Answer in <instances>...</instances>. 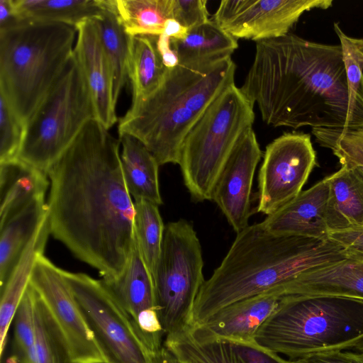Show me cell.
I'll return each instance as SVG.
<instances>
[{
	"label": "cell",
	"mask_w": 363,
	"mask_h": 363,
	"mask_svg": "<svg viewBox=\"0 0 363 363\" xmlns=\"http://www.w3.org/2000/svg\"><path fill=\"white\" fill-rule=\"evenodd\" d=\"M108 130L90 120L47 173L50 234L102 280L121 275L135 242L121 141Z\"/></svg>",
	"instance_id": "cell-1"
},
{
	"label": "cell",
	"mask_w": 363,
	"mask_h": 363,
	"mask_svg": "<svg viewBox=\"0 0 363 363\" xmlns=\"http://www.w3.org/2000/svg\"><path fill=\"white\" fill-rule=\"evenodd\" d=\"M273 127L363 125V104L350 94L341 45L294 34L256 42L240 88Z\"/></svg>",
	"instance_id": "cell-2"
},
{
	"label": "cell",
	"mask_w": 363,
	"mask_h": 363,
	"mask_svg": "<svg viewBox=\"0 0 363 363\" xmlns=\"http://www.w3.org/2000/svg\"><path fill=\"white\" fill-rule=\"evenodd\" d=\"M354 257L330 239L274 234L261 223L237 233L220 264L196 297L191 324L206 322L223 308L270 291L301 273Z\"/></svg>",
	"instance_id": "cell-3"
},
{
	"label": "cell",
	"mask_w": 363,
	"mask_h": 363,
	"mask_svg": "<svg viewBox=\"0 0 363 363\" xmlns=\"http://www.w3.org/2000/svg\"><path fill=\"white\" fill-rule=\"evenodd\" d=\"M231 57L200 65L168 69L162 85L131 104L118 121V135L128 134L150 150L159 165L179 164L186 135L213 101L235 83Z\"/></svg>",
	"instance_id": "cell-4"
},
{
	"label": "cell",
	"mask_w": 363,
	"mask_h": 363,
	"mask_svg": "<svg viewBox=\"0 0 363 363\" xmlns=\"http://www.w3.org/2000/svg\"><path fill=\"white\" fill-rule=\"evenodd\" d=\"M75 26L25 21L0 30V93L27 123L74 52Z\"/></svg>",
	"instance_id": "cell-5"
},
{
	"label": "cell",
	"mask_w": 363,
	"mask_h": 363,
	"mask_svg": "<svg viewBox=\"0 0 363 363\" xmlns=\"http://www.w3.org/2000/svg\"><path fill=\"white\" fill-rule=\"evenodd\" d=\"M340 301L281 297L255 340L292 359L350 351L363 340V327L359 324V315Z\"/></svg>",
	"instance_id": "cell-6"
},
{
	"label": "cell",
	"mask_w": 363,
	"mask_h": 363,
	"mask_svg": "<svg viewBox=\"0 0 363 363\" xmlns=\"http://www.w3.org/2000/svg\"><path fill=\"white\" fill-rule=\"evenodd\" d=\"M253 107L234 83L213 101L186 135L178 164L194 201L211 200L225 162L243 133L252 128Z\"/></svg>",
	"instance_id": "cell-7"
},
{
	"label": "cell",
	"mask_w": 363,
	"mask_h": 363,
	"mask_svg": "<svg viewBox=\"0 0 363 363\" xmlns=\"http://www.w3.org/2000/svg\"><path fill=\"white\" fill-rule=\"evenodd\" d=\"M94 118L96 113L90 91L73 52L27 121L18 158L47 174L85 124Z\"/></svg>",
	"instance_id": "cell-8"
},
{
	"label": "cell",
	"mask_w": 363,
	"mask_h": 363,
	"mask_svg": "<svg viewBox=\"0 0 363 363\" xmlns=\"http://www.w3.org/2000/svg\"><path fill=\"white\" fill-rule=\"evenodd\" d=\"M203 267L201 245L193 225L183 218L168 223L153 277L157 313L166 336L191 325L205 281Z\"/></svg>",
	"instance_id": "cell-9"
},
{
	"label": "cell",
	"mask_w": 363,
	"mask_h": 363,
	"mask_svg": "<svg viewBox=\"0 0 363 363\" xmlns=\"http://www.w3.org/2000/svg\"><path fill=\"white\" fill-rule=\"evenodd\" d=\"M105 363H152L128 313L101 280L61 269Z\"/></svg>",
	"instance_id": "cell-10"
},
{
	"label": "cell",
	"mask_w": 363,
	"mask_h": 363,
	"mask_svg": "<svg viewBox=\"0 0 363 363\" xmlns=\"http://www.w3.org/2000/svg\"><path fill=\"white\" fill-rule=\"evenodd\" d=\"M315 165L308 133H285L267 145L259 172L257 211L269 216L294 200Z\"/></svg>",
	"instance_id": "cell-11"
},
{
	"label": "cell",
	"mask_w": 363,
	"mask_h": 363,
	"mask_svg": "<svg viewBox=\"0 0 363 363\" xmlns=\"http://www.w3.org/2000/svg\"><path fill=\"white\" fill-rule=\"evenodd\" d=\"M332 4V0H223L213 21L236 39L258 42L289 34L304 12Z\"/></svg>",
	"instance_id": "cell-12"
},
{
	"label": "cell",
	"mask_w": 363,
	"mask_h": 363,
	"mask_svg": "<svg viewBox=\"0 0 363 363\" xmlns=\"http://www.w3.org/2000/svg\"><path fill=\"white\" fill-rule=\"evenodd\" d=\"M29 284L60 327L76 362L105 363L61 269L41 255L36 259Z\"/></svg>",
	"instance_id": "cell-13"
},
{
	"label": "cell",
	"mask_w": 363,
	"mask_h": 363,
	"mask_svg": "<svg viewBox=\"0 0 363 363\" xmlns=\"http://www.w3.org/2000/svg\"><path fill=\"white\" fill-rule=\"evenodd\" d=\"M262 156L255 133L250 128L236 144L213 190L211 200L236 233L249 225L253 178Z\"/></svg>",
	"instance_id": "cell-14"
},
{
	"label": "cell",
	"mask_w": 363,
	"mask_h": 363,
	"mask_svg": "<svg viewBox=\"0 0 363 363\" xmlns=\"http://www.w3.org/2000/svg\"><path fill=\"white\" fill-rule=\"evenodd\" d=\"M164 347L180 363H289L255 340L206 336L192 326L167 335Z\"/></svg>",
	"instance_id": "cell-15"
},
{
	"label": "cell",
	"mask_w": 363,
	"mask_h": 363,
	"mask_svg": "<svg viewBox=\"0 0 363 363\" xmlns=\"http://www.w3.org/2000/svg\"><path fill=\"white\" fill-rule=\"evenodd\" d=\"M273 289L281 297L335 299L363 306V257L311 269Z\"/></svg>",
	"instance_id": "cell-16"
},
{
	"label": "cell",
	"mask_w": 363,
	"mask_h": 363,
	"mask_svg": "<svg viewBox=\"0 0 363 363\" xmlns=\"http://www.w3.org/2000/svg\"><path fill=\"white\" fill-rule=\"evenodd\" d=\"M74 48L87 82L94 106L96 119L106 129L118 121L113 97L112 68L104 50L96 22L89 19L76 26Z\"/></svg>",
	"instance_id": "cell-17"
},
{
	"label": "cell",
	"mask_w": 363,
	"mask_h": 363,
	"mask_svg": "<svg viewBox=\"0 0 363 363\" xmlns=\"http://www.w3.org/2000/svg\"><path fill=\"white\" fill-rule=\"evenodd\" d=\"M329 196L328 177L302 191L294 200L261 222L268 231L281 235L314 240L328 239L326 208Z\"/></svg>",
	"instance_id": "cell-18"
},
{
	"label": "cell",
	"mask_w": 363,
	"mask_h": 363,
	"mask_svg": "<svg viewBox=\"0 0 363 363\" xmlns=\"http://www.w3.org/2000/svg\"><path fill=\"white\" fill-rule=\"evenodd\" d=\"M281 298L274 290L247 297L219 310L203 324L191 326L206 336L254 340L259 329L278 306Z\"/></svg>",
	"instance_id": "cell-19"
},
{
	"label": "cell",
	"mask_w": 363,
	"mask_h": 363,
	"mask_svg": "<svg viewBox=\"0 0 363 363\" xmlns=\"http://www.w3.org/2000/svg\"><path fill=\"white\" fill-rule=\"evenodd\" d=\"M48 179L19 158L0 162V226L28 205L45 199Z\"/></svg>",
	"instance_id": "cell-20"
},
{
	"label": "cell",
	"mask_w": 363,
	"mask_h": 363,
	"mask_svg": "<svg viewBox=\"0 0 363 363\" xmlns=\"http://www.w3.org/2000/svg\"><path fill=\"white\" fill-rule=\"evenodd\" d=\"M326 223L330 231L363 227V177L356 167L341 166L327 177Z\"/></svg>",
	"instance_id": "cell-21"
},
{
	"label": "cell",
	"mask_w": 363,
	"mask_h": 363,
	"mask_svg": "<svg viewBox=\"0 0 363 363\" xmlns=\"http://www.w3.org/2000/svg\"><path fill=\"white\" fill-rule=\"evenodd\" d=\"M101 281L134 323L145 312H157L153 279L141 256L135 238L121 275L114 279Z\"/></svg>",
	"instance_id": "cell-22"
},
{
	"label": "cell",
	"mask_w": 363,
	"mask_h": 363,
	"mask_svg": "<svg viewBox=\"0 0 363 363\" xmlns=\"http://www.w3.org/2000/svg\"><path fill=\"white\" fill-rule=\"evenodd\" d=\"M50 234L48 216L26 246L6 284L1 289L0 354L2 357L11 323L29 284L37 258L43 255Z\"/></svg>",
	"instance_id": "cell-23"
},
{
	"label": "cell",
	"mask_w": 363,
	"mask_h": 363,
	"mask_svg": "<svg viewBox=\"0 0 363 363\" xmlns=\"http://www.w3.org/2000/svg\"><path fill=\"white\" fill-rule=\"evenodd\" d=\"M179 65L200 66L229 57L238 48V39L213 20L188 30L183 39L170 38Z\"/></svg>",
	"instance_id": "cell-24"
},
{
	"label": "cell",
	"mask_w": 363,
	"mask_h": 363,
	"mask_svg": "<svg viewBox=\"0 0 363 363\" xmlns=\"http://www.w3.org/2000/svg\"><path fill=\"white\" fill-rule=\"evenodd\" d=\"M118 136L123 174L129 194L134 201L162 204L158 178L160 165L157 160L136 138L128 134Z\"/></svg>",
	"instance_id": "cell-25"
},
{
	"label": "cell",
	"mask_w": 363,
	"mask_h": 363,
	"mask_svg": "<svg viewBox=\"0 0 363 363\" xmlns=\"http://www.w3.org/2000/svg\"><path fill=\"white\" fill-rule=\"evenodd\" d=\"M48 216L45 199L33 202L0 226V286L6 284L26 246Z\"/></svg>",
	"instance_id": "cell-26"
},
{
	"label": "cell",
	"mask_w": 363,
	"mask_h": 363,
	"mask_svg": "<svg viewBox=\"0 0 363 363\" xmlns=\"http://www.w3.org/2000/svg\"><path fill=\"white\" fill-rule=\"evenodd\" d=\"M159 35L130 36L128 79L132 103L144 100L163 83L167 69L157 47Z\"/></svg>",
	"instance_id": "cell-27"
},
{
	"label": "cell",
	"mask_w": 363,
	"mask_h": 363,
	"mask_svg": "<svg viewBox=\"0 0 363 363\" xmlns=\"http://www.w3.org/2000/svg\"><path fill=\"white\" fill-rule=\"evenodd\" d=\"M21 19L77 26L94 19L105 8V0H13Z\"/></svg>",
	"instance_id": "cell-28"
},
{
	"label": "cell",
	"mask_w": 363,
	"mask_h": 363,
	"mask_svg": "<svg viewBox=\"0 0 363 363\" xmlns=\"http://www.w3.org/2000/svg\"><path fill=\"white\" fill-rule=\"evenodd\" d=\"M96 22L104 50L110 62L113 78V97L117 103L128 79L130 36L125 32L114 9L113 0H105Z\"/></svg>",
	"instance_id": "cell-29"
},
{
	"label": "cell",
	"mask_w": 363,
	"mask_h": 363,
	"mask_svg": "<svg viewBox=\"0 0 363 363\" xmlns=\"http://www.w3.org/2000/svg\"><path fill=\"white\" fill-rule=\"evenodd\" d=\"M113 5L130 36L160 35L172 18V0H113Z\"/></svg>",
	"instance_id": "cell-30"
},
{
	"label": "cell",
	"mask_w": 363,
	"mask_h": 363,
	"mask_svg": "<svg viewBox=\"0 0 363 363\" xmlns=\"http://www.w3.org/2000/svg\"><path fill=\"white\" fill-rule=\"evenodd\" d=\"M34 324L38 363H77L65 334L35 290Z\"/></svg>",
	"instance_id": "cell-31"
},
{
	"label": "cell",
	"mask_w": 363,
	"mask_h": 363,
	"mask_svg": "<svg viewBox=\"0 0 363 363\" xmlns=\"http://www.w3.org/2000/svg\"><path fill=\"white\" fill-rule=\"evenodd\" d=\"M135 238L141 256L152 279L162 250L164 227L158 206L135 200Z\"/></svg>",
	"instance_id": "cell-32"
},
{
	"label": "cell",
	"mask_w": 363,
	"mask_h": 363,
	"mask_svg": "<svg viewBox=\"0 0 363 363\" xmlns=\"http://www.w3.org/2000/svg\"><path fill=\"white\" fill-rule=\"evenodd\" d=\"M315 140L329 148L341 166L363 167V125L312 128Z\"/></svg>",
	"instance_id": "cell-33"
},
{
	"label": "cell",
	"mask_w": 363,
	"mask_h": 363,
	"mask_svg": "<svg viewBox=\"0 0 363 363\" xmlns=\"http://www.w3.org/2000/svg\"><path fill=\"white\" fill-rule=\"evenodd\" d=\"M12 354L9 363H38L34 324V289L29 284L13 318Z\"/></svg>",
	"instance_id": "cell-34"
},
{
	"label": "cell",
	"mask_w": 363,
	"mask_h": 363,
	"mask_svg": "<svg viewBox=\"0 0 363 363\" xmlns=\"http://www.w3.org/2000/svg\"><path fill=\"white\" fill-rule=\"evenodd\" d=\"M26 123L0 93V162L18 157Z\"/></svg>",
	"instance_id": "cell-35"
},
{
	"label": "cell",
	"mask_w": 363,
	"mask_h": 363,
	"mask_svg": "<svg viewBox=\"0 0 363 363\" xmlns=\"http://www.w3.org/2000/svg\"><path fill=\"white\" fill-rule=\"evenodd\" d=\"M334 29L342 48L350 94L363 104V61L351 42L350 37L342 31L337 23H334Z\"/></svg>",
	"instance_id": "cell-36"
},
{
	"label": "cell",
	"mask_w": 363,
	"mask_h": 363,
	"mask_svg": "<svg viewBox=\"0 0 363 363\" xmlns=\"http://www.w3.org/2000/svg\"><path fill=\"white\" fill-rule=\"evenodd\" d=\"M206 0H172V19L189 30L209 21Z\"/></svg>",
	"instance_id": "cell-37"
},
{
	"label": "cell",
	"mask_w": 363,
	"mask_h": 363,
	"mask_svg": "<svg viewBox=\"0 0 363 363\" xmlns=\"http://www.w3.org/2000/svg\"><path fill=\"white\" fill-rule=\"evenodd\" d=\"M328 238L340 244L351 253L363 256V227L330 231Z\"/></svg>",
	"instance_id": "cell-38"
},
{
	"label": "cell",
	"mask_w": 363,
	"mask_h": 363,
	"mask_svg": "<svg viewBox=\"0 0 363 363\" xmlns=\"http://www.w3.org/2000/svg\"><path fill=\"white\" fill-rule=\"evenodd\" d=\"M22 22L13 0H0V30L16 26Z\"/></svg>",
	"instance_id": "cell-39"
},
{
	"label": "cell",
	"mask_w": 363,
	"mask_h": 363,
	"mask_svg": "<svg viewBox=\"0 0 363 363\" xmlns=\"http://www.w3.org/2000/svg\"><path fill=\"white\" fill-rule=\"evenodd\" d=\"M158 50L162 55L164 65L167 69H172L179 65L178 59L170 46V38L162 34L157 38Z\"/></svg>",
	"instance_id": "cell-40"
},
{
	"label": "cell",
	"mask_w": 363,
	"mask_h": 363,
	"mask_svg": "<svg viewBox=\"0 0 363 363\" xmlns=\"http://www.w3.org/2000/svg\"><path fill=\"white\" fill-rule=\"evenodd\" d=\"M188 33V29L182 26L174 19H169L167 21L164 30L162 34L174 39H183Z\"/></svg>",
	"instance_id": "cell-41"
},
{
	"label": "cell",
	"mask_w": 363,
	"mask_h": 363,
	"mask_svg": "<svg viewBox=\"0 0 363 363\" xmlns=\"http://www.w3.org/2000/svg\"><path fill=\"white\" fill-rule=\"evenodd\" d=\"M289 361V363H350L336 356H311Z\"/></svg>",
	"instance_id": "cell-42"
},
{
	"label": "cell",
	"mask_w": 363,
	"mask_h": 363,
	"mask_svg": "<svg viewBox=\"0 0 363 363\" xmlns=\"http://www.w3.org/2000/svg\"><path fill=\"white\" fill-rule=\"evenodd\" d=\"M337 357L345 359L350 363H363V361L355 357L350 351L341 352L335 355Z\"/></svg>",
	"instance_id": "cell-43"
},
{
	"label": "cell",
	"mask_w": 363,
	"mask_h": 363,
	"mask_svg": "<svg viewBox=\"0 0 363 363\" xmlns=\"http://www.w3.org/2000/svg\"><path fill=\"white\" fill-rule=\"evenodd\" d=\"M350 40L354 48L356 49L358 55H359V57L363 61V39L350 37Z\"/></svg>",
	"instance_id": "cell-44"
},
{
	"label": "cell",
	"mask_w": 363,
	"mask_h": 363,
	"mask_svg": "<svg viewBox=\"0 0 363 363\" xmlns=\"http://www.w3.org/2000/svg\"><path fill=\"white\" fill-rule=\"evenodd\" d=\"M350 352L357 359L363 361V340L358 342Z\"/></svg>",
	"instance_id": "cell-45"
},
{
	"label": "cell",
	"mask_w": 363,
	"mask_h": 363,
	"mask_svg": "<svg viewBox=\"0 0 363 363\" xmlns=\"http://www.w3.org/2000/svg\"><path fill=\"white\" fill-rule=\"evenodd\" d=\"M363 177V167H355Z\"/></svg>",
	"instance_id": "cell-46"
},
{
	"label": "cell",
	"mask_w": 363,
	"mask_h": 363,
	"mask_svg": "<svg viewBox=\"0 0 363 363\" xmlns=\"http://www.w3.org/2000/svg\"><path fill=\"white\" fill-rule=\"evenodd\" d=\"M178 363H180V362H178Z\"/></svg>",
	"instance_id": "cell-47"
}]
</instances>
